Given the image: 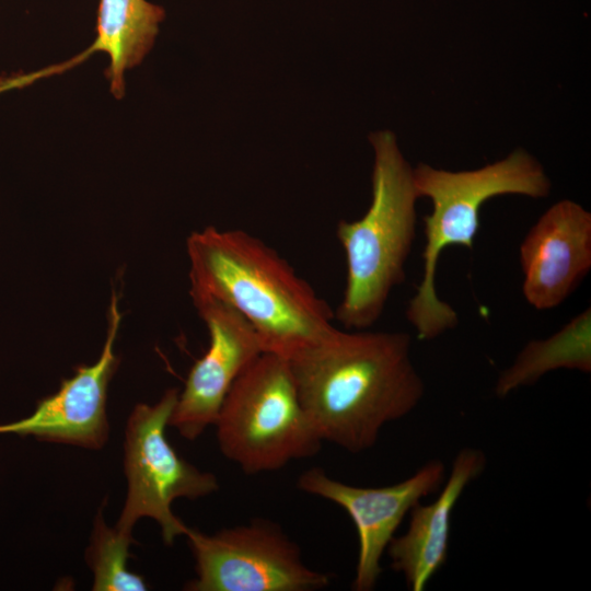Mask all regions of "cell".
Returning a JSON list of instances; mask_svg holds the SVG:
<instances>
[{
	"label": "cell",
	"instance_id": "obj_1",
	"mask_svg": "<svg viewBox=\"0 0 591 591\" xmlns=\"http://www.w3.org/2000/svg\"><path fill=\"white\" fill-rule=\"evenodd\" d=\"M403 332L339 329L289 360L301 404L323 441L371 449L383 427L420 403L425 384Z\"/></svg>",
	"mask_w": 591,
	"mask_h": 591
},
{
	"label": "cell",
	"instance_id": "obj_2",
	"mask_svg": "<svg viewBox=\"0 0 591 591\" xmlns=\"http://www.w3.org/2000/svg\"><path fill=\"white\" fill-rule=\"evenodd\" d=\"M192 298L237 311L264 352L287 359L334 327L335 312L276 250L243 230L207 227L187 239Z\"/></svg>",
	"mask_w": 591,
	"mask_h": 591
},
{
	"label": "cell",
	"instance_id": "obj_3",
	"mask_svg": "<svg viewBox=\"0 0 591 591\" xmlns=\"http://www.w3.org/2000/svg\"><path fill=\"white\" fill-rule=\"evenodd\" d=\"M369 139L374 149L371 205L360 219L341 220L336 231L347 276L335 318L346 329H367L380 318L392 290L405 280L416 236L413 169L394 134L378 131Z\"/></svg>",
	"mask_w": 591,
	"mask_h": 591
},
{
	"label": "cell",
	"instance_id": "obj_4",
	"mask_svg": "<svg viewBox=\"0 0 591 591\" xmlns=\"http://www.w3.org/2000/svg\"><path fill=\"white\" fill-rule=\"evenodd\" d=\"M413 175L418 197H428L432 211L424 217L422 275L406 317L418 339L432 340L459 323L455 310L436 290L441 253L449 246L474 247L479 211L490 198L507 194L544 198L551 192V181L543 166L521 149L471 171L452 172L419 163Z\"/></svg>",
	"mask_w": 591,
	"mask_h": 591
},
{
	"label": "cell",
	"instance_id": "obj_5",
	"mask_svg": "<svg viewBox=\"0 0 591 591\" xmlns=\"http://www.w3.org/2000/svg\"><path fill=\"white\" fill-rule=\"evenodd\" d=\"M213 426L222 454L245 474L312 457L323 440L306 415L287 358L262 352L237 376Z\"/></svg>",
	"mask_w": 591,
	"mask_h": 591
},
{
	"label": "cell",
	"instance_id": "obj_6",
	"mask_svg": "<svg viewBox=\"0 0 591 591\" xmlns=\"http://www.w3.org/2000/svg\"><path fill=\"white\" fill-rule=\"evenodd\" d=\"M177 397V389H170L153 405L137 404L128 417L124 443L127 496L115 525L131 534L139 519L151 518L160 525L166 545L188 530L173 513V501L199 499L219 489L212 473L185 461L166 439Z\"/></svg>",
	"mask_w": 591,
	"mask_h": 591
},
{
	"label": "cell",
	"instance_id": "obj_7",
	"mask_svg": "<svg viewBox=\"0 0 591 591\" xmlns=\"http://www.w3.org/2000/svg\"><path fill=\"white\" fill-rule=\"evenodd\" d=\"M196 578L188 591H315L329 576L302 560L279 525L263 519L205 534L188 528Z\"/></svg>",
	"mask_w": 591,
	"mask_h": 591
},
{
	"label": "cell",
	"instance_id": "obj_8",
	"mask_svg": "<svg viewBox=\"0 0 591 591\" xmlns=\"http://www.w3.org/2000/svg\"><path fill=\"white\" fill-rule=\"evenodd\" d=\"M444 480L443 462L431 460L410 477L391 486H352L312 467L299 476L297 487L335 502L349 514L359 545L352 589L370 591L382 571V556L406 514L420 499L439 490Z\"/></svg>",
	"mask_w": 591,
	"mask_h": 591
},
{
	"label": "cell",
	"instance_id": "obj_9",
	"mask_svg": "<svg viewBox=\"0 0 591 591\" xmlns=\"http://www.w3.org/2000/svg\"><path fill=\"white\" fill-rule=\"evenodd\" d=\"M192 299L210 343L192 367L169 420L187 440H195L215 424L234 381L264 352L252 325L233 308L209 298Z\"/></svg>",
	"mask_w": 591,
	"mask_h": 591
},
{
	"label": "cell",
	"instance_id": "obj_10",
	"mask_svg": "<svg viewBox=\"0 0 591 591\" xmlns=\"http://www.w3.org/2000/svg\"><path fill=\"white\" fill-rule=\"evenodd\" d=\"M119 322L117 297L113 293L106 340L96 362L78 367L56 393L37 403L28 417L0 425V433L32 436L92 450L103 448L109 434L107 387L119 363L114 352Z\"/></svg>",
	"mask_w": 591,
	"mask_h": 591
},
{
	"label": "cell",
	"instance_id": "obj_11",
	"mask_svg": "<svg viewBox=\"0 0 591 591\" xmlns=\"http://www.w3.org/2000/svg\"><path fill=\"white\" fill-rule=\"evenodd\" d=\"M522 292L538 311L560 305L591 269V213L563 199L551 206L520 245Z\"/></svg>",
	"mask_w": 591,
	"mask_h": 591
},
{
	"label": "cell",
	"instance_id": "obj_12",
	"mask_svg": "<svg viewBox=\"0 0 591 591\" xmlns=\"http://www.w3.org/2000/svg\"><path fill=\"white\" fill-rule=\"evenodd\" d=\"M486 463L482 450L461 449L438 498L429 505H415L409 511L407 531L391 540L386 548L391 568L404 576L409 590L422 591L447 563L454 507L467 485L484 472Z\"/></svg>",
	"mask_w": 591,
	"mask_h": 591
},
{
	"label": "cell",
	"instance_id": "obj_13",
	"mask_svg": "<svg viewBox=\"0 0 591 591\" xmlns=\"http://www.w3.org/2000/svg\"><path fill=\"white\" fill-rule=\"evenodd\" d=\"M164 16L162 7L147 0H100L97 36L83 56L95 51L108 55L106 77L117 99L125 92V70L142 61Z\"/></svg>",
	"mask_w": 591,
	"mask_h": 591
},
{
	"label": "cell",
	"instance_id": "obj_14",
	"mask_svg": "<svg viewBox=\"0 0 591 591\" xmlns=\"http://www.w3.org/2000/svg\"><path fill=\"white\" fill-rule=\"evenodd\" d=\"M559 369L591 372L590 306L551 337L529 341L513 363L500 373L495 394L503 398Z\"/></svg>",
	"mask_w": 591,
	"mask_h": 591
},
{
	"label": "cell",
	"instance_id": "obj_15",
	"mask_svg": "<svg viewBox=\"0 0 591 591\" xmlns=\"http://www.w3.org/2000/svg\"><path fill=\"white\" fill-rule=\"evenodd\" d=\"M135 543L131 534L116 526L109 528L102 514L95 515L85 559L93 573L94 591H143L148 586L140 575L131 572L127 563L129 546Z\"/></svg>",
	"mask_w": 591,
	"mask_h": 591
}]
</instances>
